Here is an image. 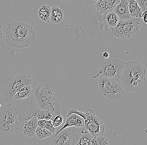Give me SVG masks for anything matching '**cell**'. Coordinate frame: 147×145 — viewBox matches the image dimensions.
Listing matches in <instances>:
<instances>
[{
	"instance_id": "603a6c76",
	"label": "cell",
	"mask_w": 147,
	"mask_h": 145,
	"mask_svg": "<svg viewBox=\"0 0 147 145\" xmlns=\"http://www.w3.org/2000/svg\"><path fill=\"white\" fill-rule=\"evenodd\" d=\"M93 137L91 135L89 132L84 128L82 131V134L79 140L78 145H90L91 142Z\"/></svg>"
},
{
	"instance_id": "6da1fadb",
	"label": "cell",
	"mask_w": 147,
	"mask_h": 145,
	"mask_svg": "<svg viewBox=\"0 0 147 145\" xmlns=\"http://www.w3.org/2000/svg\"><path fill=\"white\" fill-rule=\"evenodd\" d=\"M36 35L32 25L14 21L8 24L5 28V42L9 47L24 49L32 45Z\"/></svg>"
},
{
	"instance_id": "d4e9b609",
	"label": "cell",
	"mask_w": 147,
	"mask_h": 145,
	"mask_svg": "<svg viewBox=\"0 0 147 145\" xmlns=\"http://www.w3.org/2000/svg\"><path fill=\"white\" fill-rule=\"evenodd\" d=\"M108 139L103 135L93 137L91 142V145H108Z\"/></svg>"
},
{
	"instance_id": "52a82bcc",
	"label": "cell",
	"mask_w": 147,
	"mask_h": 145,
	"mask_svg": "<svg viewBox=\"0 0 147 145\" xmlns=\"http://www.w3.org/2000/svg\"><path fill=\"white\" fill-rule=\"evenodd\" d=\"M141 25V22L139 18L120 20L117 25L112 28V36L119 39H129L139 32Z\"/></svg>"
},
{
	"instance_id": "5b68a950",
	"label": "cell",
	"mask_w": 147,
	"mask_h": 145,
	"mask_svg": "<svg viewBox=\"0 0 147 145\" xmlns=\"http://www.w3.org/2000/svg\"><path fill=\"white\" fill-rule=\"evenodd\" d=\"M33 80L30 75L22 72L13 76H9L5 81L1 97L3 100L9 103L12 100L14 94L19 89L27 85H31Z\"/></svg>"
},
{
	"instance_id": "d6a6232c",
	"label": "cell",
	"mask_w": 147,
	"mask_h": 145,
	"mask_svg": "<svg viewBox=\"0 0 147 145\" xmlns=\"http://www.w3.org/2000/svg\"><path fill=\"white\" fill-rule=\"evenodd\" d=\"M0 50H1V47H0Z\"/></svg>"
},
{
	"instance_id": "7c38bea8",
	"label": "cell",
	"mask_w": 147,
	"mask_h": 145,
	"mask_svg": "<svg viewBox=\"0 0 147 145\" xmlns=\"http://www.w3.org/2000/svg\"><path fill=\"white\" fill-rule=\"evenodd\" d=\"M120 0H98L94 4V7L98 13L106 15L113 11Z\"/></svg>"
},
{
	"instance_id": "30bf717a",
	"label": "cell",
	"mask_w": 147,
	"mask_h": 145,
	"mask_svg": "<svg viewBox=\"0 0 147 145\" xmlns=\"http://www.w3.org/2000/svg\"><path fill=\"white\" fill-rule=\"evenodd\" d=\"M84 127H69L61 130L51 142V145H78Z\"/></svg>"
},
{
	"instance_id": "4fadbf2b",
	"label": "cell",
	"mask_w": 147,
	"mask_h": 145,
	"mask_svg": "<svg viewBox=\"0 0 147 145\" xmlns=\"http://www.w3.org/2000/svg\"><path fill=\"white\" fill-rule=\"evenodd\" d=\"M72 126L84 127V120L82 117L77 114H71L69 116H67V119L64 125L56 132V134L54 135V137L57 135L64 128Z\"/></svg>"
},
{
	"instance_id": "ac0fdd59",
	"label": "cell",
	"mask_w": 147,
	"mask_h": 145,
	"mask_svg": "<svg viewBox=\"0 0 147 145\" xmlns=\"http://www.w3.org/2000/svg\"><path fill=\"white\" fill-rule=\"evenodd\" d=\"M129 10L132 18H142V12L136 0H128Z\"/></svg>"
},
{
	"instance_id": "9a60e30c",
	"label": "cell",
	"mask_w": 147,
	"mask_h": 145,
	"mask_svg": "<svg viewBox=\"0 0 147 145\" xmlns=\"http://www.w3.org/2000/svg\"><path fill=\"white\" fill-rule=\"evenodd\" d=\"M38 121V119L36 117H34L25 122L23 126L22 132L28 138H31L35 136Z\"/></svg>"
},
{
	"instance_id": "2e32d148",
	"label": "cell",
	"mask_w": 147,
	"mask_h": 145,
	"mask_svg": "<svg viewBox=\"0 0 147 145\" xmlns=\"http://www.w3.org/2000/svg\"><path fill=\"white\" fill-rule=\"evenodd\" d=\"M32 96H33V89L31 85H27L18 90L14 95L12 100H22Z\"/></svg>"
},
{
	"instance_id": "3957f363",
	"label": "cell",
	"mask_w": 147,
	"mask_h": 145,
	"mask_svg": "<svg viewBox=\"0 0 147 145\" xmlns=\"http://www.w3.org/2000/svg\"><path fill=\"white\" fill-rule=\"evenodd\" d=\"M33 96L40 109L49 111L56 115L60 114V101L49 88L41 86L35 88L33 89Z\"/></svg>"
},
{
	"instance_id": "ffe728a7",
	"label": "cell",
	"mask_w": 147,
	"mask_h": 145,
	"mask_svg": "<svg viewBox=\"0 0 147 145\" xmlns=\"http://www.w3.org/2000/svg\"><path fill=\"white\" fill-rule=\"evenodd\" d=\"M13 131L7 122L3 117L0 116V135H9Z\"/></svg>"
},
{
	"instance_id": "4dcf8cb0",
	"label": "cell",
	"mask_w": 147,
	"mask_h": 145,
	"mask_svg": "<svg viewBox=\"0 0 147 145\" xmlns=\"http://www.w3.org/2000/svg\"><path fill=\"white\" fill-rule=\"evenodd\" d=\"M3 36V28L0 25V38H2Z\"/></svg>"
},
{
	"instance_id": "1f68e13d",
	"label": "cell",
	"mask_w": 147,
	"mask_h": 145,
	"mask_svg": "<svg viewBox=\"0 0 147 145\" xmlns=\"http://www.w3.org/2000/svg\"><path fill=\"white\" fill-rule=\"evenodd\" d=\"M1 104H0V107H1Z\"/></svg>"
},
{
	"instance_id": "8fae6325",
	"label": "cell",
	"mask_w": 147,
	"mask_h": 145,
	"mask_svg": "<svg viewBox=\"0 0 147 145\" xmlns=\"http://www.w3.org/2000/svg\"><path fill=\"white\" fill-rule=\"evenodd\" d=\"M0 116L8 123L13 131L17 133L19 131V125L18 119L14 107L10 102L8 103L5 108L1 109Z\"/></svg>"
},
{
	"instance_id": "e0dca14e",
	"label": "cell",
	"mask_w": 147,
	"mask_h": 145,
	"mask_svg": "<svg viewBox=\"0 0 147 145\" xmlns=\"http://www.w3.org/2000/svg\"><path fill=\"white\" fill-rule=\"evenodd\" d=\"M64 13L61 8L54 5L51 8L50 22L54 24H59L63 20Z\"/></svg>"
},
{
	"instance_id": "8992f818",
	"label": "cell",
	"mask_w": 147,
	"mask_h": 145,
	"mask_svg": "<svg viewBox=\"0 0 147 145\" xmlns=\"http://www.w3.org/2000/svg\"><path fill=\"white\" fill-rule=\"evenodd\" d=\"M72 113L77 114L82 117L84 120V128L93 137L103 135L105 126L100 117L90 112L84 113L79 111L75 108L70 110L66 116Z\"/></svg>"
},
{
	"instance_id": "d6986e66",
	"label": "cell",
	"mask_w": 147,
	"mask_h": 145,
	"mask_svg": "<svg viewBox=\"0 0 147 145\" xmlns=\"http://www.w3.org/2000/svg\"><path fill=\"white\" fill-rule=\"evenodd\" d=\"M51 7L49 5H43L38 8L37 14L41 20L45 22H50Z\"/></svg>"
},
{
	"instance_id": "484cf974",
	"label": "cell",
	"mask_w": 147,
	"mask_h": 145,
	"mask_svg": "<svg viewBox=\"0 0 147 145\" xmlns=\"http://www.w3.org/2000/svg\"><path fill=\"white\" fill-rule=\"evenodd\" d=\"M64 117L60 114L57 115L52 120V124L54 127H57L62 124L64 121Z\"/></svg>"
},
{
	"instance_id": "5bb4252c",
	"label": "cell",
	"mask_w": 147,
	"mask_h": 145,
	"mask_svg": "<svg viewBox=\"0 0 147 145\" xmlns=\"http://www.w3.org/2000/svg\"><path fill=\"white\" fill-rule=\"evenodd\" d=\"M113 11L120 20H127L132 18L129 10L128 0H120Z\"/></svg>"
},
{
	"instance_id": "277c9868",
	"label": "cell",
	"mask_w": 147,
	"mask_h": 145,
	"mask_svg": "<svg viewBox=\"0 0 147 145\" xmlns=\"http://www.w3.org/2000/svg\"><path fill=\"white\" fill-rule=\"evenodd\" d=\"M15 109L19 125V131L22 132L25 122L34 117L37 118L41 111L37 105L33 96L18 100L10 102Z\"/></svg>"
},
{
	"instance_id": "f1b7e54d",
	"label": "cell",
	"mask_w": 147,
	"mask_h": 145,
	"mask_svg": "<svg viewBox=\"0 0 147 145\" xmlns=\"http://www.w3.org/2000/svg\"><path fill=\"white\" fill-rule=\"evenodd\" d=\"M147 11H145L142 12V18L143 19L144 22L146 24H147Z\"/></svg>"
},
{
	"instance_id": "cb8c5ba5",
	"label": "cell",
	"mask_w": 147,
	"mask_h": 145,
	"mask_svg": "<svg viewBox=\"0 0 147 145\" xmlns=\"http://www.w3.org/2000/svg\"><path fill=\"white\" fill-rule=\"evenodd\" d=\"M52 135V133L47 129L38 125L35 131V135L39 140L49 137Z\"/></svg>"
},
{
	"instance_id": "9c48e42d",
	"label": "cell",
	"mask_w": 147,
	"mask_h": 145,
	"mask_svg": "<svg viewBox=\"0 0 147 145\" xmlns=\"http://www.w3.org/2000/svg\"><path fill=\"white\" fill-rule=\"evenodd\" d=\"M125 61H123L120 59H107L101 64L98 69V73L94 76L95 79L99 76L117 80L121 75L123 69Z\"/></svg>"
},
{
	"instance_id": "7a4b0ae2",
	"label": "cell",
	"mask_w": 147,
	"mask_h": 145,
	"mask_svg": "<svg viewBox=\"0 0 147 145\" xmlns=\"http://www.w3.org/2000/svg\"><path fill=\"white\" fill-rule=\"evenodd\" d=\"M146 70L140 61L126 62L123 69L118 79L116 80L121 84L125 91L136 90L144 83L146 79Z\"/></svg>"
},
{
	"instance_id": "44dd1931",
	"label": "cell",
	"mask_w": 147,
	"mask_h": 145,
	"mask_svg": "<svg viewBox=\"0 0 147 145\" xmlns=\"http://www.w3.org/2000/svg\"><path fill=\"white\" fill-rule=\"evenodd\" d=\"M37 123L38 126L44 127L51 132L52 134H55L56 127L53 126L51 120H46L45 119H39Z\"/></svg>"
},
{
	"instance_id": "4316f807",
	"label": "cell",
	"mask_w": 147,
	"mask_h": 145,
	"mask_svg": "<svg viewBox=\"0 0 147 145\" xmlns=\"http://www.w3.org/2000/svg\"><path fill=\"white\" fill-rule=\"evenodd\" d=\"M142 12L147 11V0H136Z\"/></svg>"
},
{
	"instance_id": "83f0119b",
	"label": "cell",
	"mask_w": 147,
	"mask_h": 145,
	"mask_svg": "<svg viewBox=\"0 0 147 145\" xmlns=\"http://www.w3.org/2000/svg\"><path fill=\"white\" fill-rule=\"evenodd\" d=\"M98 0H83L88 5L94 4Z\"/></svg>"
},
{
	"instance_id": "ba28073f",
	"label": "cell",
	"mask_w": 147,
	"mask_h": 145,
	"mask_svg": "<svg viewBox=\"0 0 147 145\" xmlns=\"http://www.w3.org/2000/svg\"><path fill=\"white\" fill-rule=\"evenodd\" d=\"M98 89L101 94L110 100L121 98L125 90L116 80L102 77L98 81Z\"/></svg>"
},
{
	"instance_id": "f546056e",
	"label": "cell",
	"mask_w": 147,
	"mask_h": 145,
	"mask_svg": "<svg viewBox=\"0 0 147 145\" xmlns=\"http://www.w3.org/2000/svg\"><path fill=\"white\" fill-rule=\"evenodd\" d=\"M110 56L109 53L107 52H104L102 54V56L104 58L107 59Z\"/></svg>"
},
{
	"instance_id": "7402d4cb",
	"label": "cell",
	"mask_w": 147,
	"mask_h": 145,
	"mask_svg": "<svg viewBox=\"0 0 147 145\" xmlns=\"http://www.w3.org/2000/svg\"><path fill=\"white\" fill-rule=\"evenodd\" d=\"M106 15V18L107 24L113 28L115 27L120 20L119 17L114 11H112Z\"/></svg>"
}]
</instances>
